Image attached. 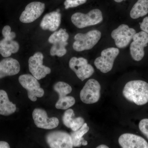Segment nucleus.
<instances>
[{
	"instance_id": "nucleus-24",
	"label": "nucleus",
	"mask_w": 148,
	"mask_h": 148,
	"mask_svg": "<svg viewBox=\"0 0 148 148\" xmlns=\"http://www.w3.org/2000/svg\"><path fill=\"white\" fill-rule=\"evenodd\" d=\"M75 117L74 111L72 109H68L64 112L62 120L66 127L70 128L73 123Z\"/></svg>"
},
{
	"instance_id": "nucleus-14",
	"label": "nucleus",
	"mask_w": 148,
	"mask_h": 148,
	"mask_svg": "<svg viewBox=\"0 0 148 148\" xmlns=\"http://www.w3.org/2000/svg\"><path fill=\"white\" fill-rule=\"evenodd\" d=\"M45 9V4L40 2H33L27 5L21 13L19 20L22 23H30L39 18Z\"/></svg>"
},
{
	"instance_id": "nucleus-25",
	"label": "nucleus",
	"mask_w": 148,
	"mask_h": 148,
	"mask_svg": "<svg viewBox=\"0 0 148 148\" xmlns=\"http://www.w3.org/2000/svg\"><path fill=\"white\" fill-rule=\"evenodd\" d=\"M87 0H66L64 5L66 9L76 7L83 4L86 2Z\"/></svg>"
},
{
	"instance_id": "nucleus-9",
	"label": "nucleus",
	"mask_w": 148,
	"mask_h": 148,
	"mask_svg": "<svg viewBox=\"0 0 148 148\" xmlns=\"http://www.w3.org/2000/svg\"><path fill=\"white\" fill-rule=\"evenodd\" d=\"M136 33L135 29L123 24L112 32L111 37L114 40L117 47L124 48L129 45Z\"/></svg>"
},
{
	"instance_id": "nucleus-4",
	"label": "nucleus",
	"mask_w": 148,
	"mask_h": 148,
	"mask_svg": "<svg viewBox=\"0 0 148 148\" xmlns=\"http://www.w3.org/2000/svg\"><path fill=\"white\" fill-rule=\"evenodd\" d=\"M69 35L65 29L55 31L48 39L49 42L53 45L50 49V54L62 57L67 53L66 46L68 44Z\"/></svg>"
},
{
	"instance_id": "nucleus-20",
	"label": "nucleus",
	"mask_w": 148,
	"mask_h": 148,
	"mask_svg": "<svg viewBox=\"0 0 148 148\" xmlns=\"http://www.w3.org/2000/svg\"><path fill=\"white\" fill-rule=\"evenodd\" d=\"M89 130V127L88 126L87 123H84L79 129L71 132L70 135L71 137L74 147H80L82 145L83 146L87 145V142L86 140H84L83 136L86 134Z\"/></svg>"
},
{
	"instance_id": "nucleus-27",
	"label": "nucleus",
	"mask_w": 148,
	"mask_h": 148,
	"mask_svg": "<svg viewBox=\"0 0 148 148\" xmlns=\"http://www.w3.org/2000/svg\"><path fill=\"white\" fill-rule=\"evenodd\" d=\"M139 127L141 132L148 139V119H142L139 123Z\"/></svg>"
},
{
	"instance_id": "nucleus-7",
	"label": "nucleus",
	"mask_w": 148,
	"mask_h": 148,
	"mask_svg": "<svg viewBox=\"0 0 148 148\" xmlns=\"http://www.w3.org/2000/svg\"><path fill=\"white\" fill-rule=\"evenodd\" d=\"M101 89V85L96 80H88L80 93L81 100L87 104L97 103L100 99Z\"/></svg>"
},
{
	"instance_id": "nucleus-12",
	"label": "nucleus",
	"mask_w": 148,
	"mask_h": 148,
	"mask_svg": "<svg viewBox=\"0 0 148 148\" xmlns=\"http://www.w3.org/2000/svg\"><path fill=\"white\" fill-rule=\"evenodd\" d=\"M46 140L51 148H72L73 147L71 135L64 131L49 132L46 136Z\"/></svg>"
},
{
	"instance_id": "nucleus-23",
	"label": "nucleus",
	"mask_w": 148,
	"mask_h": 148,
	"mask_svg": "<svg viewBox=\"0 0 148 148\" xmlns=\"http://www.w3.org/2000/svg\"><path fill=\"white\" fill-rule=\"evenodd\" d=\"M53 89L58 93L59 98L65 97L72 91L71 86L66 83L59 82L53 86Z\"/></svg>"
},
{
	"instance_id": "nucleus-26",
	"label": "nucleus",
	"mask_w": 148,
	"mask_h": 148,
	"mask_svg": "<svg viewBox=\"0 0 148 148\" xmlns=\"http://www.w3.org/2000/svg\"><path fill=\"white\" fill-rule=\"evenodd\" d=\"M84 123V120L83 118L81 117L75 118H74L73 121L70 128L73 131H76L80 128Z\"/></svg>"
},
{
	"instance_id": "nucleus-8",
	"label": "nucleus",
	"mask_w": 148,
	"mask_h": 148,
	"mask_svg": "<svg viewBox=\"0 0 148 148\" xmlns=\"http://www.w3.org/2000/svg\"><path fill=\"white\" fill-rule=\"evenodd\" d=\"M69 65L78 78L82 81L90 77L94 73L93 67L88 64L87 59L83 57H72L69 61Z\"/></svg>"
},
{
	"instance_id": "nucleus-5",
	"label": "nucleus",
	"mask_w": 148,
	"mask_h": 148,
	"mask_svg": "<svg viewBox=\"0 0 148 148\" xmlns=\"http://www.w3.org/2000/svg\"><path fill=\"white\" fill-rule=\"evenodd\" d=\"M18 81L22 87L27 90L28 98L35 102L37 97L41 98L44 95V90L40 87L38 80L30 74H24L18 77Z\"/></svg>"
},
{
	"instance_id": "nucleus-22",
	"label": "nucleus",
	"mask_w": 148,
	"mask_h": 148,
	"mask_svg": "<svg viewBox=\"0 0 148 148\" xmlns=\"http://www.w3.org/2000/svg\"><path fill=\"white\" fill-rule=\"evenodd\" d=\"M75 103V100L72 96H66L62 98H59L55 105L57 109L66 110L73 106Z\"/></svg>"
},
{
	"instance_id": "nucleus-28",
	"label": "nucleus",
	"mask_w": 148,
	"mask_h": 148,
	"mask_svg": "<svg viewBox=\"0 0 148 148\" xmlns=\"http://www.w3.org/2000/svg\"><path fill=\"white\" fill-rule=\"evenodd\" d=\"M140 24L141 30L148 34V16L144 18L143 22L140 23Z\"/></svg>"
},
{
	"instance_id": "nucleus-15",
	"label": "nucleus",
	"mask_w": 148,
	"mask_h": 148,
	"mask_svg": "<svg viewBox=\"0 0 148 148\" xmlns=\"http://www.w3.org/2000/svg\"><path fill=\"white\" fill-rule=\"evenodd\" d=\"M119 143L123 148H148V143L144 138L130 133L121 135Z\"/></svg>"
},
{
	"instance_id": "nucleus-10",
	"label": "nucleus",
	"mask_w": 148,
	"mask_h": 148,
	"mask_svg": "<svg viewBox=\"0 0 148 148\" xmlns=\"http://www.w3.org/2000/svg\"><path fill=\"white\" fill-rule=\"evenodd\" d=\"M132 40L130 47V54L135 61H141L145 56L144 48L148 45V34L143 31L136 33Z\"/></svg>"
},
{
	"instance_id": "nucleus-3",
	"label": "nucleus",
	"mask_w": 148,
	"mask_h": 148,
	"mask_svg": "<svg viewBox=\"0 0 148 148\" xmlns=\"http://www.w3.org/2000/svg\"><path fill=\"white\" fill-rule=\"evenodd\" d=\"M103 20V14L97 9L92 10L87 14L77 12L71 16L72 22L79 29L96 25Z\"/></svg>"
},
{
	"instance_id": "nucleus-6",
	"label": "nucleus",
	"mask_w": 148,
	"mask_h": 148,
	"mask_svg": "<svg viewBox=\"0 0 148 148\" xmlns=\"http://www.w3.org/2000/svg\"><path fill=\"white\" fill-rule=\"evenodd\" d=\"M119 53V49L117 48L110 47L104 49L101 52V56L95 59V67L104 73L110 72L112 69L114 62Z\"/></svg>"
},
{
	"instance_id": "nucleus-19",
	"label": "nucleus",
	"mask_w": 148,
	"mask_h": 148,
	"mask_svg": "<svg viewBox=\"0 0 148 148\" xmlns=\"http://www.w3.org/2000/svg\"><path fill=\"white\" fill-rule=\"evenodd\" d=\"M19 49V44L13 40H9L4 38L0 41V54L3 57L7 58L12 53L18 52Z\"/></svg>"
},
{
	"instance_id": "nucleus-1",
	"label": "nucleus",
	"mask_w": 148,
	"mask_h": 148,
	"mask_svg": "<svg viewBox=\"0 0 148 148\" xmlns=\"http://www.w3.org/2000/svg\"><path fill=\"white\" fill-rule=\"evenodd\" d=\"M125 98L138 106H143L148 102V84L142 80L130 81L123 90Z\"/></svg>"
},
{
	"instance_id": "nucleus-31",
	"label": "nucleus",
	"mask_w": 148,
	"mask_h": 148,
	"mask_svg": "<svg viewBox=\"0 0 148 148\" xmlns=\"http://www.w3.org/2000/svg\"><path fill=\"white\" fill-rule=\"evenodd\" d=\"M97 148H108L109 147L104 145H101L97 147Z\"/></svg>"
},
{
	"instance_id": "nucleus-11",
	"label": "nucleus",
	"mask_w": 148,
	"mask_h": 148,
	"mask_svg": "<svg viewBox=\"0 0 148 148\" xmlns=\"http://www.w3.org/2000/svg\"><path fill=\"white\" fill-rule=\"evenodd\" d=\"M43 58L41 52H37L29 58V71L38 80L45 77L51 72L50 68L43 65Z\"/></svg>"
},
{
	"instance_id": "nucleus-21",
	"label": "nucleus",
	"mask_w": 148,
	"mask_h": 148,
	"mask_svg": "<svg viewBox=\"0 0 148 148\" xmlns=\"http://www.w3.org/2000/svg\"><path fill=\"white\" fill-rule=\"evenodd\" d=\"M148 13V0H138L130 11V16L133 19H137Z\"/></svg>"
},
{
	"instance_id": "nucleus-30",
	"label": "nucleus",
	"mask_w": 148,
	"mask_h": 148,
	"mask_svg": "<svg viewBox=\"0 0 148 148\" xmlns=\"http://www.w3.org/2000/svg\"><path fill=\"white\" fill-rule=\"evenodd\" d=\"M10 146L8 143L5 141H0V148H10Z\"/></svg>"
},
{
	"instance_id": "nucleus-16",
	"label": "nucleus",
	"mask_w": 148,
	"mask_h": 148,
	"mask_svg": "<svg viewBox=\"0 0 148 148\" xmlns=\"http://www.w3.org/2000/svg\"><path fill=\"white\" fill-rule=\"evenodd\" d=\"M20 70V64L17 60L12 58H4L0 61V79L16 75Z\"/></svg>"
},
{
	"instance_id": "nucleus-18",
	"label": "nucleus",
	"mask_w": 148,
	"mask_h": 148,
	"mask_svg": "<svg viewBox=\"0 0 148 148\" xmlns=\"http://www.w3.org/2000/svg\"><path fill=\"white\" fill-rule=\"evenodd\" d=\"M16 109V105L10 101L6 92L0 90V115L8 116L14 113Z\"/></svg>"
},
{
	"instance_id": "nucleus-17",
	"label": "nucleus",
	"mask_w": 148,
	"mask_h": 148,
	"mask_svg": "<svg viewBox=\"0 0 148 148\" xmlns=\"http://www.w3.org/2000/svg\"><path fill=\"white\" fill-rule=\"evenodd\" d=\"M61 15L57 11H53L47 14L43 18L40 26L44 30L55 32L60 26Z\"/></svg>"
},
{
	"instance_id": "nucleus-13",
	"label": "nucleus",
	"mask_w": 148,
	"mask_h": 148,
	"mask_svg": "<svg viewBox=\"0 0 148 148\" xmlns=\"http://www.w3.org/2000/svg\"><path fill=\"white\" fill-rule=\"evenodd\" d=\"M32 116L35 125L39 128L52 129L57 127L59 125V120L57 118H49L47 113L43 109H35L33 111Z\"/></svg>"
},
{
	"instance_id": "nucleus-2",
	"label": "nucleus",
	"mask_w": 148,
	"mask_h": 148,
	"mask_svg": "<svg viewBox=\"0 0 148 148\" xmlns=\"http://www.w3.org/2000/svg\"><path fill=\"white\" fill-rule=\"evenodd\" d=\"M101 32L98 30H91L86 34H78L74 37L75 41L73 47L77 51L91 49L101 38Z\"/></svg>"
},
{
	"instance_id": "nucleus-32",
	"label": "nucleus",
	"mask_w": 148,
	"mask_h": 148,
	"mask_svg": "<svg viewBox=\"0 0 148 148\" xmlns=\"http://www.w3.org/2000/svg\"><path fill=\"white\" fill-rule=\"evenodd\" d=\"M114 1L117 3H121L123 1H125V0H114Z\"/></svg>"
},
{
	"instance_id": "nucleus-29",
	"label": "nucleus",
	"mask_w": 148,
	"mask_h": 148,
	"mask_svg": "<svg viewBox=\"0 0 148 148\" xmlns=\"http://www.w3.org/2000/svg\"><path fill=\"white\" fill-rule=\"evenodd\" d=\"M11 32V29L9 26H5L3 27L2 30V35L3 36L5 37L8 36Z\"/></svg>"
}]
</instances>
